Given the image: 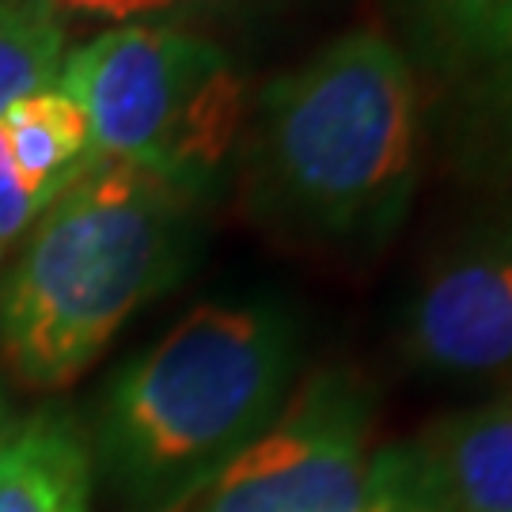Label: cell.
I'll list each match as a JSON object with an SVG mask.
<instances>
[{
	"instance_id": "cell-1",
	"label": "cell",
	"mask_w": 512,
	"mask_h": 512,
	"mask_svg": "<svg viewBox=\"0 0 512 512\" xmlns=\"http://www.w3.org/2000/svg\"><path fill=\"white\" fill-rule=\"evenodd\" d=\"M425 107L395 38L353 27L274 76L243 145V202L274 236L368 258L403 228L421 179Z\"/></svg>"
},
{
	"instance_id": "cell-2",
	"label": "cell",
	"mask_w": 512,
	"mask_h": 512,
	"mask_svg": "<svg viewBox=\"0 0 512 512\" xmlns=\"http://www.w3.org/2000/svg\"><path fill=\"white\" fill-rule=\"evenodd\" d=\"M300 323L277 300H213L114 372L92 463L118 509L179 512L285 410Z\"/></svg>"
},
{
	"instance_id": "cell-6",
	"label": "cell",
	"mask_w": 512,
	"mask_h": 512,
	"mask_svg": "<svg viewBox=\"0 0 512 512\" xmlns=\"http://www.w3.org/2000/svg\"><path fill=\"white\" fill-rule=\"evenodd\" d=\"M391 19L459 164L512 179V0H391Z\"/></svg>"
},
{
	"instance_id": "cell-10",
	"label": "cell",
	"mask_w": 512,
	"mask_h": 512,
	"mask_svg": "<svg viewBox=\"0 0 512 512\" xmlns=\"http://www.w3.org/2000/svg\"><path fill=\"white\" fill-rule=\"evenodd\" d=\"M0 129L16 171L46 202H54L65 186L76 183L99 160L84 110L61 88H46L19 99L0 118Z\"/></svg>"
},
{
	"instance_id": "cell-13",
	"label": "cell",
	"mask_w": 512,
	"mask_h": 512,
	"mask_svg": "<svg viewBox=\"0 0 512 512\" xmlns=\"http://www.w3.org/2000/svg\"><path fill=\"white\" fill-rule=\"evenodd\" d=\"M57 19H84L110 27H179L205 16V0H46Z\"/></svg>"
},
{
	"instance_id": "cell-7",
	"label": "cell",
	"mask_w": 512,
	"mask_h": 512,
	"mask_svg": "<svg viewBox=\"0 0 512 512\" xmlns=\"http://www.w3.org/2000/svg\"><path fill=\"white\" fill-rule=\"evenodd\" d=\"M399 342L406 365L433 380L512 387V213L467 228L429 258Z\"/></svg>"
},
{
	"instance_id": "cell-9",
	"label": "cell",
	"mask_w": 512,
	"mask_h": 512,
	"mask_svg": "<svg viewBox=\"0 0 512 512\" xmlns=\"http://www.w3.org/2000/svg\"><path fill=\"white\" fill-rule=\"evenodd\" d=\"M414 440L456 512H512V387L440 418Z\"/></svg>"
},
{
	"instance_id": "cell-14",
	"label": "cell",
	"mask_w": 512,
	"mask_h": 512,
	"mask_svg": "<svg viewBox=\"0 0 512 512\" xmlns=\"http://www.w3.org/2000/svg\"><path fill=\"white\" fill-rule=\"evenodd\" d=\"M46 205L50 202L16 171L8 141H4V129H0V243L8 247L12 239L23 236L46 213Z\"/></svg>"
},
{
	"instance_id": "cell-5",
	"label": "cell",
	"mask_w": 512,
	"mask_h": 512,
	"mask_svg": "<svg viewBox=\"0 0 512 512\" xmlns=\"http://www.w3.org/2000/svg\"><path fill=\"white\" fill-rule=\"evenodd\" d=\"M376 395L342 365L300 380L285 410L179 512H346L376 467Z\"/></svg>"
},
{
	"instance_id": "cell-4",
	"label": "cell",
	"mask_w": 512,
	"mask_h": 512,
	"mask_svg": "<svg viewBox=\"0 0 512 512\" xmlns=\"http://www.w3.org/2000/svg\"><path fill=\"white\" fill-rule=\"evenodd\" d=\"M57 88L84 110L99 160L145 167L209 202L247 129V80L186 27H107L65 54Z\"/></svg>"
},
{
	"instance_id": "cell-11",
	"label": "cell",
	"mask_w": 512,
	"mask_h": 512,
	"mask_svg": "<svg viewBox=\"0 0 512 512\" xmlns=\"http://www.w3.org/2000/svg\"><path fill=\"white\" fill-rule=\"evenodd\" d=\"M65 23L46 0H0V118L19 99L57 88Z\"/></svg>"
},
{
	"instance_id": "cell-16",
	"label": "cell",
	"mask_w": 512,
	"mask_h": 512,
	"mask_svg": "<svg viewBox=\"0 0 512 512\" xmlns=\"http://www.w3.org/2000/svg\"><path fill=\"white\" fill-rule=\"evenodd\" d=\"M12 437V425H8V406H4V395H0V448Z\"/></svg>"
},
{
	"instance_id": "cell-12",
	"label": "cell",
	"mask_w": 512,
	"mask_h": 512,
	"mask_svg": "<svg viewBox=\"0 0 512 512\" xmlns=\"http://www.w3.org/2000/svg\"><path fill=\"white\" fill-rule=\"evenodd\" d=\"M346 512H456L418 440L376 448L372 482Z\"/></svg>"
},
{
	"instance_id": "cell-3",
	"label": "cell",
	"mask_w": 512,
	"mask_h": 512,
	"mask_svg": "<svg viewBox=\"0 0 512 512\" xmlns=\"http://www.w3.org/2000/svg\"><path fill=\"white\" fill-rule=\"evenodd\" d=\"M202 198L145 167L95 160L35 220L0 281V357L23 387L57 391L175 289L202 243Z\"/></svg>"
},
{
	"instance_id": "cell-17",
	"label": "cell",
	"mask_w": 512,
	"mask_h": 512,
	"mask_svg": "<svg viewBox=\"0 0 512 512\" xmlns=\"http://www.w3.org/2000/svg\"><path fill=\"white\" fill-rule=\"evenodd\" d=\"M0 266H4V243H0Z\"/></svg>"
},
{
	"instance_id": "cell-15",
	"label": "cell",
	"mask_w": 512,
	"mask_h": 512,
	"mask_svg": "<svg viewBox=\"0 0 512 512\" xmlns=\"http://www.w3.org/2000/svg\"><path fill=\"white\" fill-rule=\"evenodd\" d=\"M251 4H274V0H205V12H217V8H251Z\"/></svg>"
},
{
	"instance_id": "cell-8",
	"label": "cell",
	"mask_w": 512,
	"mask_h": 512,
	"mask_svg": "<svg viewBox=\"0 0 512 512\" xmlns=\"http://www.w3.org/2000/svg\"><path fill=\"white\" fill-rule=\"evenodd\" d=\"M95 463L65 410H38L0 448V512H92Z\"/></svg>"
}]
</instances>
